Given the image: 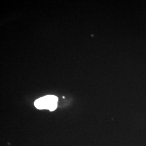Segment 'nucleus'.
Instances as JSON below:
<instances>
[{
    "label": "nucleus",
    "mask_w": 146,
    "mask_h": 146,
    "mask_svg": "<svg viewBox=\"0 0 146 146\" xmlns=\"http://www.w3.org/2000/svg\"><path fill=\"white\" fill-rule=\"evenodd\" d=\"M58 98L54 95H47L37 99L34 105L38 110H48L54 111L58 107Z\"/></svg>",
    "instance_id": "nucleus-1"
}]
</instances>
